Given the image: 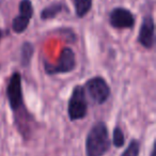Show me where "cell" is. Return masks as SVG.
I'll use <instances>...</instances> for the list:
<instances>
[{"mask_svg":"<svg viewBox=\"0 0 156 156\" xmlns=\"http://www.w3.org/2000/svg\"><path fill=\"white\" fill-rule=\"evenodd\" d=\"M45 71L49 75H57V74H66L72 72L76 67V58L73 49L69 47H65L61 50L60 56L56 63H44Z\"/></svg>","mask_w":156,"mask_h":156,"instance_id":"3","label":"cell"},{"mask_svg":"<svg viewBox=\"0 0 156 156\" xmlns=\"http://www.w3.org/2000/svg\"><path fill=\"white\" fill-rule=\"evenodd\" d=\"M111 141L105 122H98L91 127L86 138V155L103 156L108 152Z\"/></svg>","mask_w":156,"mask_h":156,"instance_id":"1","label":"cell"},{"mask_svg":"<svg viewBox=\"0 0 156 156\" xmlns=\"http://www.w3.org/2000/svg\"><path fill=\"white\" fill-rule=\"evenodd\" d=\"M7 98L10 108L17 112L24 106V95H23L22 75L18 72L12 74L7 86Z\"/></svg>","mask_w":156,"mask_h":156,"instance_id":"5","label":"cell"},{"mask_svg":"<svg viewBox=\"0 0 156 156\" xmlns=\"http://www.w3.org/2000/svg\"><path fill=\"white\" fill-rule=\"evenodd\" d=\"M34 52V47L30 42H25L22 46L20 49V62H22L23 66H27L29 65L31 61V58Z\"/></svg>","mask_w":156,"mask_h":156,"instance_id":"10","label":"cell"},{"mask_svg":"<svg viewBox=\"0 0 156 156\" xmlns=\"http://www.w3.org/2000/svg\"><path fill=\"white\" fill-rule=\"evenodd\" d=\"M74 7L77 17L83 18L90 12L92 8V0H74Z\"/></svg>","mask_w":156,"mask_h":156,"instance_id":"9","label":"cell"},{"mask_svg":"<svg viewBox=\"0 0 156 156\" xmlns=\"http://www.w3.org/2000/svg\"><path fill=\"white\" fill-rule=\"evenodd\" d=\"M109 23L115 29H130L135 25V17L129 10L115 8L110 12Z\"/></svg>","mask_w":156,"mask_h":156,"instance_id":"7","label":"cell"},{"mask_svg":"<svg viewBox=\"0 0 156 156\" xmlns=\"http://www.w3.org/2000/svg\"><path fill=\"white\" fill-rule=\"evenodd\" d=\"M138 42L147 49L153 48L155 43V25L151 15L143 18L138 35Z\"/></svg>","mask_w":156,"mask_h":156,"instance_id":"8","label":"cell"},{"mask_svg":"<svg viewBox=\"0 0 156 156\" xmlns=\"http://www.w3.org/2000/svg\"><path fill=\"white\" fill-rule=\"evenodd\" d=\"M0 39H1V31H0Z\"/></svg>","mask_w":156,"mask_h":156,"instance_id":"15","label":"cell"},{"mask_svg":"<svg viewBox=\"0 0 156 156\" xmlns=\"http://www.w3.org/2000/svg\"><path fill=\"white\" fill-rule=\"evenodd\" d=\"M88 111V102L85 88L76 86L69 96L67 104V115L71 121H78L86 118Z\"/></svg>","mask_w":156,"mask_h":156,"instance_id":"2","label":"cell"},{"mask_svg":"<svg viewBox=\"0 0 156 156\" xmlns=\"http://www.w3.org/2000/svg\"><path fill=\"white\" fill-rule=\"evenodd\" d=\"M33 15V7L30 0H22L20 3V14L12 22L14 32L22 33L28 28Z\"/></svg>","mask_w":156,"mask_h":156,"instance_id":"6","label":"cell"},{"mask_svg":"<svg viewBox=\"0 0 156 156\" xmlns=\"http://www.w3.org/2000/svg\"><path fill=\"white\" fill-rule=\"evenodd\" d=\"M62 10H63V5L61 3H54V5L45 8L41 12V18L43 20H51V18L56 17Z\"/></svg>","mask_w":156,"mask_h":156,"instance_id":"11","label":"cell"},{"mask_svg":"<svg viewBox=\"0 0 156 156\" xmlns=\"http://www.w3.org/2000/svg\"><path fill=\"white\" fill-rule=\"evenodd\" d=\"M154 153H155V149H154V147H152V151H151V155L150 156H154Z\"/></svg>","mask_w":156,"mask_h":156,"instance_id":"14","label":"cell"},{"mask_svg":"<svg viewBox=\"0 0 156 156\" xmlns=\"http://www.w3.org/2000/svg\"><path fill=\"white\" fill-rule=\"evenodd\" d=\"M112 143L115 147H122L125 144V136L121 127H115L112 133Z\"/></svg>","mask_w":156,"mask_h":156,"instance_id":"13","label":"cell"},{"mask_svg":"<svg viewBox=\"0 0 156 156\" xmlns=\"http://www.w3.org/2000/svg\"><path fill=\"white\" fill-rule=\"evenodd\" d=\"M140 153V143L136 139H133L125 150L122 152L121 156H139Z\"/></svg>","mask_w":156,"mask_h":156,"instance_id":"12","label":"cell"},{"mask_svg":"<svg viewBox=\"0 0 156 156\" xmlns=\"http://www.w3.org/2000/svg\"><path fill=\"white\" fill-rule=\"evenodd\" d=\"M83 88L89 98L98 105L104 104L110 96V88L107 81L101 76L90 78Z\"/></svg>","mask_w":156,"mask_h":156,"instance_id":"4","label":"cell"}]
</instances>
